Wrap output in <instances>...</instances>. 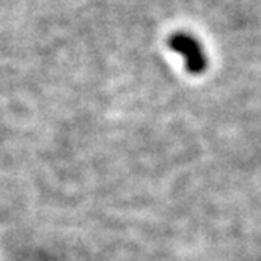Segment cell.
<instances>
[{
	"mask_svg": "<svg viewBox=\"0 0 261 261\" xmlns=\"http://www.w3.org/2000/svg\"><path fill=\"white\" fill-rule=\"evenodd\" d=\"M169 46L172 50L179 52L184 57L186 69L191 74H201L206 69V57L200 43L186 33H175L169 38Z\"/></svg>",
	"mask_w": 261,
	"mask_h": 261,
	"instance_id": "obj_1",
	"label": "cell"
}]
</instances>
